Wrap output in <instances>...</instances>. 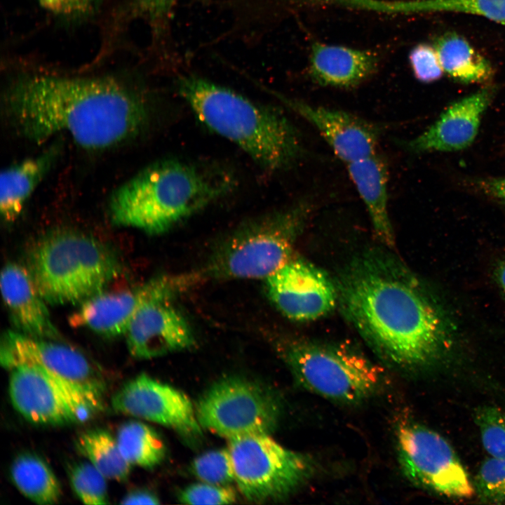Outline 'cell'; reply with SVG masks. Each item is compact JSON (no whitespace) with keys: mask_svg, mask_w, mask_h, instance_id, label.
I'll return each instance as SVG.
<instances>
[{"mask_svg":"<svg viewBox=\"0 0 505 505\" xmlns=\"http://www.w3.org/2000/svg\"><path fill=\"white\" fill-rule=\"evenodd\" d=\"M347 319L382 356L403 367L432 363L448 348L443 314L397 260L370 252L356 259L337 287Z\"/></svg>","mask_w":505,"mask_h":505,"instance_id":"1","label":"cell"},{"mask_svg":"<svg viewBox=\"0 0 505 505\" xmlns=\"http://www.w3.org/2000/svg\"><path fill=\"white\" fill-rule=\"evenodd\" d=\"M8 118L34 142L65 133L98 150L139 134L149 118L144 99L109 77L31 74L13 81L4 95Z\"/></svg>","mask_w":505,"mask_h":505,"instance_id":"2","label":"cell"},{"mask_svg":"<svg viewBox=\"0 0 505 505\" xmlns=\"http://www.w3.org/2000/svg\"><path fill=\"white\" fill-rule=\"evenodd\" d=\"M235 186L234 175L220 166L162 159L141 170L113 192L111 219L119 226L162 234L226 196Z\"/></svg>","mask_w":505,"mask_h":505,"instance_id":"3","label":"cell"},{"mask_svg":"<svg viewBox=\"0 0 505 505\" xmlns=\"http://www.w3.org/2000/svg\"><path fill=\"white\" fill-rule=\"evenodd\" d=\"M177 87L202 123L264 170H285L302 156L297 130L278 109L195 76L180 77Z\"/></svg>","mask_w":505,"mask_h":505,"instance_id":"4","label":"cell"},{"mask_svg":"<svg viewBox=\"0 0 505 505\" xmlns=\"http://www.w3.org/2000/svg\"><path fill=\"white\" fill-rule=\"evenodd\" d=\"M28 263L39 292L51 304H81L102 292L121 269L116 257L100 241L67 230L41 238Z\"/></svg>","mask_w":505,"mask_h":505,"instance_id":"5","label":"cell"},{"mask_svg":"<svg viewBox=\"0 0 505 505\" xmlns=\"http://www.w3.org/2000/svg\"><path fill=\"white\" fill-rule=\"evenodd\" d=\"M309 209L307 202H299L242 224L213 253L203 275L265 280L293 258Z\"/></svg>","mask_w":505,"mask_h":505,"instance_id":"6","label":"cell"},{"mask_svg":"<svg viewBox=\"0 0 505 505\" xmlns=\"http://www.w3.org/2000/svg\"><path fill=\"white\" fill-rule=\"evenodd\" d=\"M281 347L283 359L298 383L323 397L356 402L382 384V369L342 345L293 341Z\"/></svg>","mask_w":505,"mask_h":505,"instance_id":"7","label":"cell"},{"mask_svg":"<svg viewBox=\"0 0 505 505\" xmlns=\"http://www.w3.org/2000/svg\"><path fill=\"white\" fill-rule=\"evenodd\" d=\"M235 482L251 502L283 498L311 476L314 467L307 455L282 446L269 434H252L229 440Z\"/></svg>","mask_w":505,"mask_h":505,"instance_id":"8","label":"cell"},{"mask_svg":"<svg viewBox=\"0 0 505 505\" xmlns=\"http://www.w3.org/2000/svg\"><path fill=\"white\" fill-rule=\"evenodd\" d=\"M201 427L229 439L267 433L276 426L280 408L274 394L263 385L240 377L213 383L195 406Z\"/></svg>","mask_w":505,"mask_h":505,"instance_id":"9","label":"cell"},{"mask_svg":"<svg viewBox=\"0 0 505 505\" xmlns=\"http://www.w3.org/2000/svg\"><path fill=\"white\" fill-rule=\"evenodd\" d=\"M0 360L7 370L29 365L43 370L84 399L96 410L102 407L105 382L101 373L81 353L51 339L7 331L3 335Z\"/></svg>","mask_w":505,"mask_h":505,"instance_id":"10","label":"cell"},{"mask_svg":"<svg viewBox=\"0 0 505 505\" xmlns=\"http://www.w3.org/2000/svg\"><path fill=\"white\" fill-rule=\"evenodd\" d=\"M398 460L415 485L447 497L469 498L473 484L450 444L439 433L416 423L397 430Z\"/></svg>","mask_w":505,"mask_h":505,"instance_id":"11","label":"cell"},{"mask_svg":"<svg viewBox=\"0 0 505 505\" xmlns=\"http://www.w3.org/2000/svg\"><path fill=\"white\" fill-rule=\"evenodd\" d=\"M9 371L13 405L31 422L67 424L86 421L96 411L86 399L39 368L20 365Z\"/></svg>","mask_w":505,"mask_h":505,"instance_id":"12","label":"cell"},{"mask_svg":"<svg viewBox=\"0 0 505 505\" xmlns=\"http://www.w3.org/2000/svg\"><path fill=\"white\" fill-rule=\"evenodd\" d=\"M270 300L287 318L297 321L318 319L330 313L338 301L337 287L323 271L292 258L265 279Z\"/></svg>","mask_w":505,"mask_h":505,"instance_id":"13","label":"cell"},{"mask_svg":"<svg viewBox=\"0 0 505 505\" xmlns=\"http://www.w3.org/2000/svg\"><path fill=\"white\" fill-rule=\"evenodd\" d=\"M112 405L118 412L161 424L188 437H197L202 432L189 397L144 374L118 390Z\"/></svg>","mask_w":505,"mask_h":505,"instance_id":"14","label":"cell"},{"mask_svg":"<svg viewBox=\"0 0 505 505\" xmlns=\"http://www.w3.org/2000/svg\"><path fill=\"white\" fill-rule=\"evenodd\" d=\"M182 288L175 285L158 295L137 313L126 334L130 354L150 359L191 347L194 337L191 328L173 299Z\"/></svg>","mask_w":505,"mask_h":505,"instance_id":"15","label":"cell"},{"mask_svg":"<svg viewBox=\"0 0 505 505\" xmlns=\"http://www.w3.org/2000/svg\"><path fill=\"white\" fill-rule=\"evenodd\" d=\"M179 283V277L161 276L133 290L102 291L80 304L69 323L74 328H86L106 337L125 335L147 302Z\"/></svg>","mask_w":505,"mask_h":505,"instance_id":"16","label":"cell"},{"mask_svg":"<svg viewBox=\"0 0 505 505\" xmlns=\"http://www.w3.org/2000/svg\"><path fill=\"white\" fill-rule=\"evenodd\" d=\"M274 94L287 107L312 124L346 165L376 153L380 136L376 124L344 111Z\"/></svg>","mask_w":505,"mask_h":505,"instance_id":"17","label":"cell"},{"mask_svg":"<svg viewBox=\"0 0 505 505\" xmlns=\"http://www.w3.org/2000/svg\"><path fill=\"white\" fill-rule=\"evenodd\" d=\"M493 95V88L485 87L453 102L425 131L405 142V147L424 153L456 152L469 147Z\"/></svg>","mask_w":505,"mask_h":505,"instance_id":"18","label":"cell"},{"mask_svg":"<svg viewBox=\"0 0 505 505\" xmlns=\"http://www.w3.org/2000/svg\"><path fill=\"white\" fill-rule=\"evenodd\" d=\"M0 286L4 302L19 332L37 338L60 339L47 302L28 267L13 262L6 264L1 273Z\"/></svg>","mask_w":505,"mask_h":505,"instance_id":"19","label":"cell"},{"mask_svg":"<svg viewBox=\"0 0 505 505\" xmlns=\"http://www.w3.org/2000/svg\"><path fill=\"white\" fill-rule=\"evenodd\" d=\"M378 55L370 50L314 41L311 46L309 74L319 85L352 88L374 75Z\"/></svg>","mask_w":505,"mask_h":505,"instance_id":"20","label":"cell"},{"mask_svg":"<svg viewBox=\"0 0 505 505\" xmlns=\"http://www.w3.org/2000/svg\"><path fill=\"white\" fill-rule=\"evenodd\" d=\"M349 175L365 203L376 237L388 247L395 243L388 211V168L379 154L347 164Z\"/></svg>","mask_w":505,"mask_h":505,"instance_id":"21","label":"cell"},{"mask_svg":"<svg viewBox=\"0 0 505 505\" xmlns=\"http://www.w3.org/2000/svg\"><path fill=\"white\" fill-rule=\"evenodd\" d=\"M58 154L56 147L50 148L1 172L0 212L6 222H11L18 217L28 198L53 166Z\"/></svg>","mask_w":505,"mask_h":505,"instance_id":"22","label":"cell"},{"mask_svg":"<svg viewBox=\"0 0 505 505\" xmlns=\"http://www.w3.org/2000/svg\"><path fill=\"white\" fill-rule=\"evenodd\" d=\"M444 73L463 83H482L492 74L490 62L463 37L446 34L434 45Z\"/></svg>","mask_w":505,"mask_h":505,"instance_id":"23","label":"cell"},{"mask_svg":"<svg viewBox=\"0 0 505 505\" xmlns=\"http://www.w3.org/2000/svg\"><path fill=\"white\" fill-rule=\"evenodd\" d=\"M12 480L26 497L41 505L57 503L61 496L59 481L50 467L39 457L23 454L11 465Z\"/></svg>","mask_w":505,"mask_h":505,"instance_id":"24","label":"cell"},{"mask_svg":"<svg viewBox=\"0 0 505 505\" xmlns=\"http://www.w3.org/2000/svg\"><path fill=\"white\" fill-rule=\"evenodd\" d=\"M76 445L106 478L123 481L128 477L132 465L122 454L116 438L107 431H86L79 437Z\"/></svg>","mask_w":505,"mask_h":505,"instance_id":"25","label":"cell"},{"mask_svg":"<svg viewBox=\"0 0 505 505\" xmlns=\"http://www.w3.org/2000/svg\"><path fill=\"white\" fill-rule=\"evenodd\" d=\"M116 438L122 454L131 465L152 469L165 457L166 450L162 438L144 423H125Z\"/></svg>","mask_w":505,"mask_h":505,"instance_id":"26","label":"cell"},{"mask_svg":"<svg viewBox=\"0 0 505 505\" xmlns=\"http://www.w3.org/2000/svg\"><path fill=\"white\" fill-rule=\"evenodd\" d=\"M390 13H459L486 18L505 25V0H405L390 1Z\"/></svg>","mask_w":505,"mask_h":505,"instance_id":"27","label":"cell"},{"mask_svg":"<svg viewBox=\"0 0 505 505\" xmlns=\"http://www.w3.org/2000/svg\"><path fill=\"white\" fill-rule=\"evenodd\" d=\"M69 476L74 492L83 503L109 504L106 478L91 463L82 462L74 466Z\"/></svg>","mask_w":505,"mask_h":505,"instance_id":"28","label":"cell"},{"mask_svg":"<svg viewBox=\"0 0 505 505\" xmlns=\"http://www.w3.org/2000/svg\"><path fill=\"white\" fill-rule=\"evenodd\" d=\"M474 420L486 452L505 458V412L494 406H483L476 410Z\"/></svg>","mask_w":505,"mask_h":505,"instance_id":"29","label":"cell"},{"mask_svg":"<svg viewBox=\"0 0 505 505\" xmlns=\"http://www.w3.org/2000/svg\"><path fill=\"white\" fill-rule=\"evenodd\" d=\"M191 471L202 482L229 485L235 481L233 462L228 448L207 452L196 457Z\"/></svg>","mask_w":505,"mask_h":505,"instance_id":"30","label":"cell"},{"mask_svg":"<svg viewBox=\"0 0 505 505\" xmlns=\"http://www.w3.org/2000/svg\"><path fill=\"white\" fill-rule=\"evenodd\" d=\"M473 486L483 501H505V458L490 456L486 459L478 470Z\"/></svg>","mask_w":505,"mask_h":505,"instance_id":"31","label":"cell"},{"mask_svg":"<svg viewBox=\"0 0 505 505\" xmlns=\"http://www.w3.org/2000/svg\"><path fill=\"white\" fill-rule=\"evenodd\" d=\"M180 501L186 504H230L236 500V494L229 485H218L205 482L194 483L184 489Z\"/></svg>","mask_w":505,"mask_h":505,"instance_id":"32","label":"cell"},{"mask_svg":"<svg viewBox=\"0 0 505 505\" xmlns=\"http://www.w3.org/2000/svg\"><path fill=\"white\" fill-rule=\"evenodd\" d=\"M409 63L416 79L430 83L440 79L444 71L434 46L421 43L410 51Z\"/></svg>","mask_w":505,"mask_h":505,"instance_id":"33","label":"cell"},{"mask_svg":"<svg viewBox=\"0 0 505 505\" xmlns=\"http://www.w3.org/2000/svg\"><path fill=\"white\" fill-rule=\"evenodd\" d=\"M47 11L61 18L79 20L93 15L104 0H38Z\"/></svg>","mask_w":505,"mask_h":505,"instance_id":"34","label":"cell"},{"mask_svg":"<svg viewBox=\"0 0 505 505\" xmlns=\"http://www.w3.org/2000/svg\"><path fill=\"white\" fill-rule=\"evenodd\" d=\"M176 0H132L128 12L134 18L158 21L166 17Z\"/></svg>","mask_w":505,"mask_h":505,"instance_id":"35","label":"cell"},{"mask_svg":"<svg viewBox=\"0 0 505 505\" xmlns=\"http://www.w3.org/2000/svg\"><path fill=\"white\" fill-rule=\"evenodd\" d=\"M476 186L483 194L505 204V176L477 180Z\"/></svg>","mask_w":505,"mask_h":505,"instance_id":"36","label":"cell"},{"mask_svg":"<svg viewBox=\"0 0 505 505\" xmlns=\"http://www.w3.org/2000/svg\"><path fill=\"white\" fill-rule=\"evenodd\" d=\"M157 497L147 491H134L127 494L121 501L123 504H159Z\"/></svg>","mask_w":505,"mask_h":505,"instance_id":"37","label":"cell"},{"mask_svg":"<svg viewBox=\"0 0 505 505\" xmlns=\"http://www.w3.org/2000/svg\"><path fill=\"white\" fill-rule=\"evenodd\" d=\"M494 276L497 282L505 294V260L501 261L497 266Z\"/></svg>","mask_w":505,"mask_h":505,"instance_id":"38","label":"cell"}]
</instances>
